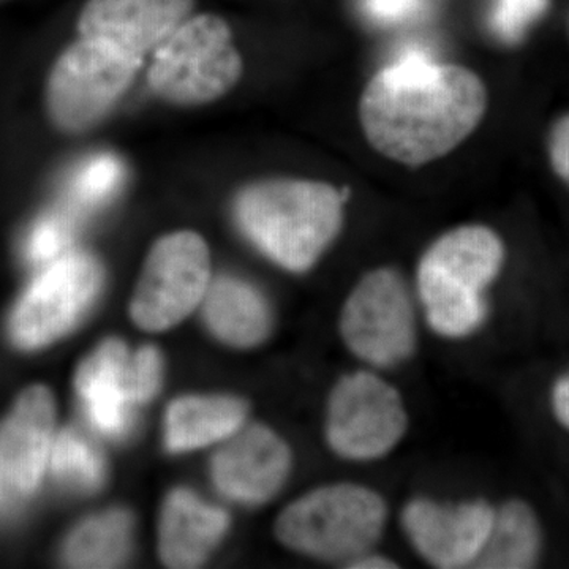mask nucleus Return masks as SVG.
<instances>
[{
	"mask_svg": "<svg viewBox=\"0 0 569 569\" xmlns=\"http://www.w3.org/2000/svg\"><path fill=\"white\" fill-rule=\"evenodd\" d=\"M488 108L489 91L477 71L408 52L367 81L358 122L378 156L419 168L460 148L485 121Z\"/></svg>",
	"mask_w": 569,
	"mask_h": 569,
	"instance_id": "f257e3e1",
	"label": "nucleus"
},
{
	"mask_svg": "<svg viewBox=\"0 0 569 569\" xmlns=\"http://www.w3.org/2000/svg\"><path fill=\"white\" fill-rule=\"evenodd\" d=\"M505 263L507 246L489 224L462 223L438 234L419 254L411 282L425 328L447 342L478 336Z\"/></svg>",
	"mask_w": 569,
	"mask_h": 569,
	"instance_id": "f03ea898",
	"label": "nucleus"
},
{
	"mask_svg": "<svg viewBox=\"0 0 569 569\" xmlns=\"http://www.w3.org/2000/svg\"><path fill=\"white\" fill-rule=\"evenodd\" d=\"M346 217V192L312 179L250 183L236 201L242 233L290 272L312 269L339 239Z\"/></svg>",
	"mask_w": 569,
	"mask_h": 569,
	"instance_id": "7ed1b4c3",
	"label": "nucleus"
},
{
	"mask_svg": "<svg viewBox=\"0 0 569 569\" xmlns=\"http://www.w3.org/2000/svg\"><path fill=\"white\" fill-rule=\"evenodd\" d=\"M389 518L380 490L365 482L336 481L291 501L277 518L274 531L283 548L346 568L361 553L378 549Z\"/></svg>",
	"mask_w": 569,
	"mask_h": 569,
	"instance_id": "20e7f679",
	"label": "nucleus"
},
{
	"mask_svg": "<svg viewBox=\"0 0 569 569\" xmlns=\"http://www.w3.org/2000/svg\"><path fill=\"white\" fill-rule=\"evenodd\" d=\"M422 326L413 283L388 264L358 277L337 320L340 340L355 361L383 373L417 358Z\"/></svg>",
	"mask_w": 569,
	"mask_h": 569,
	"instance_id": "39448f33",
	"label": "nucleus"
},
{
	"mask_svg": "<svg viewBox=\"0 0 569 569\" xmlns=\"http://www.w3.org/2000/svg\"><path fill=\"white\" fill-rule=\"evenodd\" d=\"M410 425L406 397L378 370L359 366L342 373L326 399V445L337 459L353 466L395 455Z\"/></svg>",
	"mask_w": 569,
	"mask_h": 569,
	"instance_id": "423d86ee",
	"label": "nucleus"
},
{
	"mask_svg": "<svg viewBox=\"0 0 569 569\" xmlns=\"http://www.w3.org/2000/svg\"><path fill=\"white\" fill-rule=\"evenodd\" d=\"M242 77V59L230 26L217 14L187 18L153 51L148 80L167 102L204 104L231 91Z\"/></svg>",
	"mask_w": 569,
	"mask_h": 569,
	"instance_id": "0eeeda50",
	"label": "nucleus"
},
{
	"mask_svg": "<svg viewBox=\"0 0 569 569\" xmlns=\"http://www.w3.org/2000/svg\"><path fill=\"white\" fill-rule=\"evenodd\" d=\"M141 63L108 41L81 37L48 74L44 97L52 123L69 133L91 129L129 91Z\"/></svg>",
	"mask_w": 569,
	"mask_h": 569,
	"instance_id": "6e6552de",
	"label": "nucleus"
},
{
	"mask_svg": "<svg viewBox=\"0 0 569 569\" xmlns=\"http://www.w3.org/2000/svg\"><path fill=\"white\" fill-rule=\"evenodd\" d=\"M211 284V257L197 233L179 231L156 242L142 268L130 313L144 331L181 323Z\"/></svg>",
	"mask_w": 569,
	"mask_h": 569,
	"instance_id": "1a4fd4ad",
	"label": "nucleus"
},
{
	"mask_svg": "<svg viewBox=\"0 0 569 569\" xmlns=\"http://www.w3.org/2000/svg\"><path fill=\"white\" fill-rule=\"evenodd\" d=\"M496 505L486 498H408L399 527L418 559L437 569L477 567L492 529Z\"/></svg>",
	"mask_w": 569,
	"mask_h": 569,
	"instance_id": "9d476101",
	"label": "nucleus"
},
{
	"mask_svg": "<svg viewBox=\"0 0 569 569\" xmlns=\"http://www.w3.org/2000/svg\"><path fill=\"white\" fill-rule=\"evenodd\" d=\"M100 283L102 269L89 254L70 253L52 261L11 316L14 343L31 350L66 335L99 293Z\"/></svg>",
	"mask_w": 569,
	"mask_h": 569,
	"instance_id": "9b49d317",
	"label": "nucleus"
},
{
	"mask_svg": "<svg viewBox=\"0 0 569 569\" xmlns=\"http://www.w3.org/2000/svg\"><path fill=\"white\" fill-rule=\"evenodd\" d=\"M293 468V452L264 425H246L217 452L212 477L217 489L247 507L268 503L282 490Z\"/></svg>",
	"mask_w": 569,
	"mask_h": 569,
	"instance_id": "f8f14e48",
	"label": "nucleus"
},
{
	"mask_svg": "<svg viewBox=\"0 0 569 569\" xmlns=\"http://www.w3.org/2000/svg\"><path fill=\"white\" fill-rule=\"evenodd\" d=\"M194 0H88L78 20L86 39H99L144 59L182 24Z\"/></svg>",
	"mask_w": 569,
	"mask_h": 569,
	"instance_id": "ddd939ff",
	"label": "nucleus"
},
{
	"mask_svg": "<svg viewBox=\"0 0 569 569\" xmlns=\"http://www.w3.org/2000/svg\"><path fill=\"white\" fill-rule=\"evenodd\" d=\"M54 400L44 387L22 392L7 421L0 426V475L17 493L39 488L50 460Z\"/></svg>",
	"mask_w": 569,
	"mask_h": 569,
	"instance_id": "4468645a",
	"label": "nucleus"
},
{
	"mask_svg": "<svg viewBox=\"0 0 569 569\" xmlns=\"http://www.w3.org/2000/svg\"><path fill=\"white\" fill-rule=\"evenodd\" d=\"M129 362L126 346L108 340L82 362L74 380L92 425L110 437H121L132 426Z\"/></svg>",
	"mask_w": 569,
	"mask_h": 569,
	"instance_id": "2eb2a0df",
	"label": "nucleus"
},
{
	"mask_svg": "<svg viewBox=\"0 0 569 569\" xmlns=\"http://www.w3.org/2000/svg\"><path fill=\"white\" fill-rule=\"evenodd\" d=\"M227 512L201 503L187 490L164 501L160 523V556L170 568L200 567L228 529Z\"/></svg>",
	"mask_w": 569,
	"mask_h": 569,
	"instance_id": "dca6fc26",
	"label": "nucleus"
},
{
	"mask_svg": "<svg viewBox=\"0 0 569 569\" xmlns=\"http://www.w3.org/2000/svg\"><path fill=\"white\" fill-rule=\"evenodd\" d=\"M204 317L213 335L234 348L261 346L271 335L272 312L264 296L233 277L209 284Z\"/></svg>",
	"mask_w": 569,
	"mask_h": 569,
	"instance_id": "f3484780",
	"label": "nucleus"
},
{
	"mask_svg": "<svg viewBox=\"0 0 569 569\" xmlns=\"http://www.w3.org/2000/svg\"><path fill=\"white\" fill-rule=\"evenodd\" d=\"M249 406L230 396L182 397L167 415V447L190 451L227 441L246 426Z\"/></svg>",
	"mask_w": 569,
	"mask_h": 569,
	"instance_id": "a211bd4d",
	"label": "nucleus"
},
{
	"mask_svg": "<svg viewBox=\"0 0 569 569\" xmlns=\"http://www.w3.org/2000/svg\"><path fill=\"white\" fill-rule=\"evenodd\" d=\"M541 550L542 530L537 512L527 501L512 498L496 507L488 542L475 568H533Z\"/></svg>",
	"mask_w": 569,
	"mask_h": 569,
	"instance_id": "6ab92c4d",
	"label": "nucleus"
},
{
	"mask_svg": "<svg viewBox=\"0 0 569 569\" xmlns=\"http://www.w3.org/2000/svg\"><path fill=\"white\" fill-rule=\"evenodd\" d=\"M132 520L123 511H108L86 520L66 545V561L73 568H112L126 560Z\"/></svg>",
	"mask_w": 569,
	"mask_h": 569,
	"instance_id": "aec40b11",
	"label": "nucleus"
},
{
	"mask_svg": "<svg viewBox=\"0 0 569 569\" xmlns=\"http://www.w3.org/2000/svg\"><path fill=\"white\" fill-rule=\"evenodd\" d=\"M50 462L56 477L74 488L93 490L102 485L103 460L77 430H63L52 443Z\"/></svg>",
	"mask_w": 569,
	"mask_h": 569,
	"instance_id": "412c9836",
	"label": "nucleus"
},
{
	"mask_svg": "<svg viewBox=\"0 0 569 569\" xmlns=\"http://www.w3.org/2000/svg\"><path fill=\"white\" fill-rule=\"evenodd\" d=\"M123 168L112 153H99L86 160L73 176L70 192L78 204L97 206L118 189L122 181Z\"/></svg>",
	"mask_w": 569,
	"mask_h": 569,
	"instance_id": "4be33fe9",
	"label": "nucleus"
},
{
	"mask_svg": "<svg viewBox=\"0 0 569 569\" xmlns=\"http://www.w3.org/2000/svg\"><path fill=\"white\" fill-rule=\"evenodd\" d=\"M548 3L549 0H496L490 13L493 32L508 43L519 41L545 14Z\"/></svg>",
	"mask_w": 569,
	"mask_h": 569,
	"instance_id": "5701e85b",
	"label": "nucleus"
},
{
	"mask_svg": "<svg viewBox=\"0 0 569 569\" xmlns=\"http://www.w3.org/2000/svg\"><path fill=\"white\" fill-rule=\"evenodd\" d=\"M70 238L69 220L58 213H51L33 224L26 241V254L32 263H52L69 246Z\"/></svg>",
	"mask_w": 569,
	"mask_h": 569,
	"instance_id": "b1692460",
	"label": "nucleus"
},
{
	"mask_svg": "<svg viewBox=\"0 0 569 569\" xmlns=\"http://www.w3.org/2000/svg\"><path fill=\"white\" fill-rule=\"evenodd\" d=\"M162 381V359L153 347L141 348L130 356L129 389L133 403L151 400Z\"/></svg>",
	"mask_w": 569,
	"mask_h": 569,
	"instance_id": "393cba45",
	"label": "nucleus"
},
{
	"mask_svg": "<svg viewBox=\"0 0 569 569\" xmlns=\"http://www.w3.org/2000/svg\"><path fill=\"white\" fill-rule=\"evenodd\" d=\"M425 7L426 0H365L367 17L385 26L415 20Z\"/></svg>",
	"mask_w": 569,
	"mask_h": 569,
	"instance_id": "a878e982",
	"label": "nucleus"
},
{
	"mask_svg": "<svg viewBox=\"0 0 569 569\" xmlns=\"http://www.w3.org/2000/svg\"><path fill=\"white\" fill-rule=\"evenodd\" d=\"M548 149L552 170L569 187V114L550 130Z\"/></svg>",
	"mask_w": 569,
	"mask_h": 569,
	"instance_id": "bb28decb",
	"label": "nucleus"
},
{
	"mask_svg": "<svg viewBox=\"0 0 569 569\" xmlns=\"http://www.w3.org/2000/svg\"><path fill=\"white\" fill-rule=\"evenodd\" d=\"M550 403L561 427L569 430V372L557 378L550 395Z\"/></svg>",
	"mask_w": 569,
	"mask_h": 569,
	"instance_id": "cd10ccee",
	"label": "nucleus"
},
{
	"mask_svg": "<svg viewBox=\"0 0 569 569\" xmlns=\"http://www.w3.org/2000/svg\"><path fill=\"white\" fill-rule=\"evenodd\" d=\"M350 569H392L400 568L397 561L378 549L361 553L347 565Z\"/></svg>",
	"mask_w": 569,
	"mask_h": 569,
	"instance_id": "c85d7f7f",
	"label": "nucleus"
},
{
	"mask_svg": "<svg viewBox=\"0 0 569 569\" xmlns=\"http://www.w3.org/2000/svg\"><path fill=\"white\" fill-rule=\"evenodd\" d=\"M14 490L7 485L6 479L0 475V512L10 505L11 497L14 496Z\"/></svg>",
	"mask_w": 569,
	"mask_h": 569,
	"instance_id": "c756f323",
	"label": "nucleus"
}]
</instances>
